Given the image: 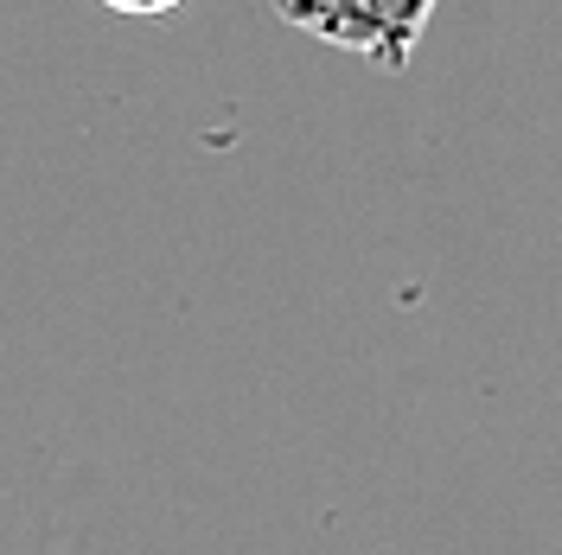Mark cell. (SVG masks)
<instances>
[{
    "label": "cell",
    "mask_w": 562,
    "mask_h": 555,
    "mask_svg": "<svg viewBox=\"0 0 562 555\" xmlns=\"http://www.w3.org/2000/svg\"><path fill=\"white\" fill-rule=\"evenodd\" d=\"M294 33L351 52L378 70H409L422 33L435 20V0H269Z\"/></svg>",
    "instance_id": "6da1fadb"
},
{
    "label": "cell",
    "mask_w": 562,
    "mask_h": 555,
    "mask_svg": "<svg viewBox=\"0 0 562 555\" xmlns=\"http://www.w3.org/2000/svg\"><path fill=\"white\" fill-rule=\"evenodd\" d=\"M109 13H122V20H160V13H179L186 0H97Z\"/></svg>",
    "instance_id": "7a4b0ae2"
}]
</instances>
